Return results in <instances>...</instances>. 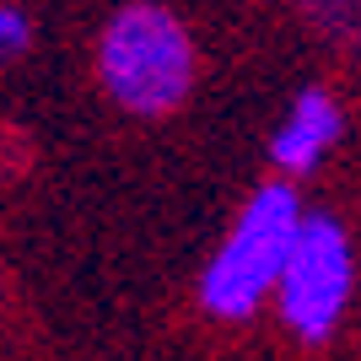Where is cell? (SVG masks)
<instances>
[{
	"instance_id": "obj_6",
	"label": "cell",
	"mask_w": 361,
	"mask_h": 361,
	"mask_svg": "<svg viewBox=\"0 0 361 361\" xmlns=\"http://www.w3.org/2000/svg\"><path fill=\"white\" fill-rule=\"evenodd\" d=\"M27 38H32L27 16L16 11V6H0V60H16L27 49Z\"/></svg>"
},
{
	"instance_id": "obj_2",
	"label": "cell",
	"mask_w": 361,
	"mask_h": 361,
	"mask_svg": "<svg viewBox=\"0 0 361 361\" xmlns=\"http://www.w3.org/2000/svg\"><path fill=\"white\" fill-rule=\"evenodd\" d=\"M302 221L307 216L297 205V189L291 183H264L243 205L238 226L221 243V254L205 264L200 302L216 318H248L270 291H281V275H286V259L297 248Z\"/></svg>"
},
{
	"instance_id": "obj_1",
	"label": "cell",
	"mask_w": 361,
	"mask_h": 361,
	"mask_svg": "<svg viewBox=\"0 0 361 361\" xmlns=\"http://www.w3.org/2000/svg\"><path fill=\"white\" fill-rule=\"evenodd\" d=\"M97 81L124 114L162 119L195 87V38L167 6L135 0L108 16L97 38Z\"/></svg>"
},
{
	"instance_id": "obj_3",
	"label": "cell",
	"mask_w": 361,
	"mask_h": 361,
	"mask_svg": "<svg viewBox=\"0 0 361 361\" xmlns=\"http://www.w3.org/2000/svg\"><path fill=\"white\" fill-rule=\"evenodd\" d=\"M350 302V238L334 216L313 211L297 232V248L281 275V318L302 340H329Z\"/></svg>"
},
{
	"instance_id": "obj_4",
	"label": "cell",
	"mask_w": 361,
	"mask_h": 361,
	"mask_svg": "<svg viewBox=\"0 0 361 361\" xmlns=\"http://www.w3.org/2000/svg\"><path fill=\"white\" fill-rule=\"evenodd\" d=\"M334 135H340V108H334V97L307 87L297 103H291L286 124L270 135V157H275V167H286V173H307V167H318V157L334 146Z\"/></svg>"
},
{
	"instance_id": "obj_5",
	"label": "cell",
	"mask_w": 361,
	"mask_h": 361,
	"mask_svg": "<svg viewBox=\"0 0 361 361\" xmlns=\"http://www.w3.org/2000/svg\"><path fill=\"white\" fill-rule=\"evenodd\" d=\"M297 11L324 38H334L345 49H361V0H297Z\"/></svg>"
}]
</instances>
